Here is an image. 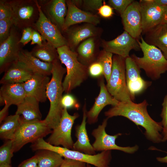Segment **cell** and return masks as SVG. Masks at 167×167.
<instances>
[{"label":"cell","instance_id":"6da1fadb","mask_svg":"<svg viewBox=\"0 0 167 167\" xmlns=\"http://www.w3.org/2000/svg\"><path fill=\"white\" fill-rule=\"evenodd\" d=\"M148 105L146 100L138 104L131 100L119 102L105 111V115L108 118L117 116L127 118L145 129L144 134L148 140L154 143H160L162 142L160 133L163 128L161 122L155 121L149 115L147 110Z\"/></svg>","mask_w":167,"mask_h":167},{"label":"cell","instance_id":"7a4b0ae2","mask_svg":"<svg viewBox=\"0 0 167 167\" xmlns=\"http://www.w3.org/2000/svg\"><path fill=\"white\" fill-rule=\"evenodd\" d=\"M52 77L47 88L46 96L50 101L49 111L44 120L52 130L59 124L62 117L63 108L61 104L64 92L62 80L66 69L62 65L58 59L53 63Z\"/></svg>","mask_w":167,"mask_h":167},{"label":"cell","instance_id":"3957f363","mask_svg":"<svg viewBox=\"0 0 167 167\" xmlns=\"http://www.w3.org/2000/svg\"><path fill=\"white\" fill-rule=\"evenodd\" d=\"M61 62L66 66V74L62 82L63 91L70 93L80 86L88 78V67L80 63L76 52L71 50L67 45L57 49Z\"/></svg>","mask_w":167,"mask_h":167},{"label":"cell","instance_id":"277c9868","mask_svg":"<svg viewBox=\"0 0 167 167\" xmlns=\"http://www.w3.org/2000/svg\"><path fill=\"white\" fill-rule=\"evenodd\" d=\"M138 43L143 54L139 57L135 54L131 57L140 69L152 80L159 79L167 71V60L161 51L156 46L147 44L141 36Z\"/></svg>","mask_w":167,"mask_h":167},{"label":"cell","instance_id":"5b68a950","mask_svg":"<svg viewBox=\"0 0 167 167\" xmlns=\"http://www.w3.org/2000/svg\"><path fill=\"white\" fill-rule=\"evenodd\" d=\"M35 147L36 150H50L57 153L64 158L79 161L96 167H109L112 159L111 150L90 155L63 147L52 145L43 138L39 139L36 143Z\"/></svg>","mask_w":167,"mask_h":167},{"label":"cell","instance_id":"8992f818","mask_svg":"<svg viewBox=\"0 0 167 167\" xmlns=\"http://www.w3.org/2000/svg\"><path fill=\"white\" fill-rule=\"evenodd\" d=\"M52 131L44 120L26 122L21 118L20 124L12 140L14 152L18 151L28 143H32L43 138Z\"/></svg>","mask_w":167,"mask_h":167},{"label":"cell","instance_id":"52a82bcc","mask_svg":"<svg viewBox=\"0 0 167 167\" xmlns=\"http://www.w3.org/2000/svg\"><path fill=\"white\" fill-rule=\"evenodd\" d=\"M107 83L108 91L118 101H132L126 84L125 58L117 55L113 57L112 72Z\"/></svg>","mask_w":167,"mask_h":167},{"label":"cell","instance_id":"ba28073f","mask_svg":"<svg viewBox=\"0 0 167 167\" xmlns=\"http://www.w3.org/2000/svg\"><path fill=\"white\" fill-rule=\"evenodd\" d=\"M13 12V25L18 29L32 27L39 17L36 0L8 1Z\"/></svg>","mask_w":167,"mask_h":167},{"label":"cell","instance_id":"9c48e42d","mask_svg":"<svg viewBox=\"0 0 167 167\" xmlns=\"http://www.w3.org/2000/svg\"><path fill=\"white\" fill-rule=\"evenodd\" d=\"M78 113L70 115L67 109L64 108L61 118L57 126L52 130L51 135L47 139L50 144L56 146L72 150L74 142L71 137V130L75 120L79 117Z\"/></svg>","mask_w":167,"mask_h":167},{"label":"cell","instance_id":"30bf717a","mask_svg":"<svg viewBox=\"0 0 167 167\" xmlns=\"http://www.w3.org/2000/svg\"><path fill=\"white\" fill-rule=\"evenodd\" d=\"M108 118L105 119L101 124L94 129L92 132V135L95 138V141L92 145L96 151L116 150L125 152L132 154L137 151L139 146L135 145L132 147H121L117 145L116 139L122 134L118 133L114 135L107 134L105 131Z\"/></svg>","mask_w":167,"mask_h":167},{"label":"cell","instance_id":"8fae6325","mask_svg":"<svg viewBox=\"0 0 167 167\" xmlns=\"http://www.w3.org/2000/svg\"><path fill=\"white\" fill-rule=\"evenodd\" d=\"M18 29L13 25L8 37L0 43V74L5 72L11 65L18 61L22 49L23 45L19 42L20 38Z\"/></svg>","mask_w":167,"mask_h":167},{"label":"cell","instance_id":"7c38bea8","mask_svg":"<svg viewBox=\"0 0 167 167\" xmlns=\"http://www.w3.org/2000/svg\"><path fill=\"white\" fill-rule=\"evenodd\" d=\"M39 11V17L32 28L38 32L45 40L54 48L68 46L67 41L62 34L61 31L45 16L38 2L36 0Z\"/></svg>","mask_w":167,"mask_h":167},{"label":"cell","instance_id":"4fadbf2b","mask_svg":"<svg viewBox=\"0 0 167 167\" xmlns=\"http://www.w3.org/2000/svg\"><path fill=\"white\" fill-rule=\"evenodd\" d=\"M101 45L104 50L125 58L130 56L131 50L140 49L138 40L125 31L113 40H102Z\"/></svg>","mask_w":167,"mask_h":167},{"label":"cell","instance_id":"5bb4252c","mask_svg":"<svg viewBox=\"0 0 167 167\" xmlns=\"http://www.w3.org/2000/svg\"><path fill=\"white\" fill-rule=\"evenodd\" d=\"M142 17V33H144L161 23L164 6L154 0H141L139 2Z\"/></svg>","mask_w":167,"mask_h":167},{"label":"cell","instance_id":"9a60e30c","mask_svg":"<svg viewBox=\"0 0 167 167\" xmlns=\"http://www.w3.org/2000/svg\"><path fill=\"white\" fill-rule=\"evenodd\" d=\"M121 16L125 31L138 40L143 32L139 2L134 1Z\"/></svg>","mask_w":167,"mask_h":167},{"label":"cell","instance_id":"2e32d148","mask_svg":"<svg viewBox=\"0 0 167 167\" xmlns=\"http://www.w3.org/2000/svg\"><path fill=\"white\" fill-rule=\"evenodd\" d=\"M103 77L102 76L99 78V84L100 87L99 94L96 98L93 106L87 112V122L89 124L97 122L100 113L105 106L108 105L114 106L119 102L108 91L105 84Z\"/></svg>","mask_w":167,"mask_h":167},{"label":"cell","instance_id":"e0dca14e","mask_svg":"<svg viewBox=\"0 0 167 167\" xmlns=\"http://www.w3.org/2000/svg\"><path fill=\"white\" fill-rule=\"evenodd\" d=\"M49 76L34 73L32 76L23 83L26 96L33 97L39 102L46 101V89L50 81Z\"/></svg>","mask_w":167,"mask_h":167},{"label":"cell","instance_id":"ac0fdd59","mask_svg":"<svg viewBox=\"0 0 167 167\" xmlns=\"http://www.w3.org/2000/svg\"><path fill=\"white\" fill-rule=\"evenodd\" d=\"M67 11L62 31H65L71 26L86 23L95 26L99 24L100 19L96 15L81 10L75 6L71 0H66Z\"/></svg>","mask_w":167,"mask_h":167},{"label":"cell","instance_id":"d6986e66","mask_svg":"<svg viewBox=\"0 0 167 167\" xmlns=\"http://www.w3.org/2000/svg\"><path fill=\"white\" fill-rule=\"evenodd\" d=\"M41 6L48 19L62 31L67 9L66 1L52 0L45 2Z\"/></svg>","mask_w":167,"mask_h":167},{"label":"cell","instance_id":"ffe728a7","mask_svg":"<svg viewBox=\"0 0 167 167\" xmlns=\"http://www.w3.org/2000/svg\"><path fill=\"white\" fill-rule=\"evenodd\" d=\"M65 31L67 33L68 46L74 51L81 42L90 37H96L100 33L95 25L88 23L68 29Z\"/></svg>","mask_w":167,"mask_h":167},{"label":"cell","instance_id":"44dd1931","mask_svg":"<svg viewBox=\"0 0 167 167\" xmlns=\"http://www.w3.org/2000/svg\"><path fill=\"white\" fill-rule=\"evenodd\" d=\"M87 112L85 101L83 108L82 121L80 124L77 125L75 127V135L77 140L74 143L72 150L94 155L96 154V151L90 143L86 128Z\"/></svg>","mask_w":167,"mask_h":167},{"label":"cell","instance_id":"7402d4cb","mask_svg":"<svg viewBox=\"0 0 167 167\" xmlns=\"http://www.w3.org/2000/svg\"><path fill=\"white\" fill-rule=\"evenodd\" d=\"M26 96L23 83L3 84L0 89V105L17 106Z\"/></svg>","mask_w":167,"mask_h":167},{"label":"cell","instance_id":"603a6c76","mask_svg":"<svg viewBox=\"0 0 167 167\" xmlns=\"http://www.w3.org/2000/svg\"><path fill=\"white\" fill-rule=\"evenodd\" d=\"M17 61L33 73H39L48 76L51 75L52 63L41 61L27 50L22 49Z\"/></svg>","mask_w":167,"mask_h":167},{"label":"cell","instance_id":"cb8c5ba5","mask_svg":"<svg viewBox=\"0 0 167 167\" xmlns=\"http://www.w3.org/2000/svg\"><path fill=\"white\" fill-rule=\"evenodd\" d=\"M34 73L18 61L13 63L5 71L0 81L1 84L23 83Z\"/></svg>","mask_w":167,"mask_h":167},{"label":"cell","instance_id":"d4e9b609","mask_svg":"<svg viewBox=\"0 0 167 167\" xmlns=\"http://www.w3.org/2000/svg\"><path fill=\"white\" fill-rule=\"evenodd\" d=\"M39 102L33 97L26 96L17 105L15 114L22 115L21 118L24 121L41 120L42 115L39 109Z\"/></svg>","mask_w":167,"mask_h":167},{"label":"cell","instance_id":"484cf974","mask_svg":"<svg viewBox=\"0 0 167 167\" xmlns=\"http://www.w3.org/2000/svg\"><path fill=\"white\" fill-rule=\"evenodd\" d=\"M144 41L163 52L167 51V24L161 23L144 33Z\"/></svg>","mask_w":167,"mask_h":167},{"label":"cell","instance_id":"4316f807","mask_svg":"<svg viewBox=\"0 0 167 167\" xmlns=\"http://www.w3.org/2000/svg\"><path fill=\"white\" fill-rule=\"evenodd\" d=\"M96 37L87 39L80 44L77 49L76 53L79 61L88 67L96 60L98 55L96 51Z\"/></svg>","mask_w":167,"mask_h":167},{"label":"cell","instance_id":"83f0119b","mask_svg":"<svg viewBox=\"0 0 167 167\" xmlns=\"http://www.w3.org/2000/svg\"><path fill=\"white\" fill-rule=\"evenodd\" d=\"M21 122L20 115L15 114L7 116L1 123L0 137L2 139L12 140Z\"/></svg>","mask_w":167,"mask_h":167},{"label":"cell","instance_id":"f1b7e54d","mask_svg":"<svg viewBox=\"0 0 167 167\" xmlns=\"http://www.w3.org/2000/svg\"><path fill=\"white\" fill-rule=\"evenodd\" d=\"M32 54L41 61L52 63L59 59L57 49L47 41H43L41 45H37L30 52Z\"/></svg>","mask_w":167,"mask_h":167},{"label":"cell","instance_id":"f546056e","mask_svg":"<svg viewBox=\"0 0 167 167\" xmlns=\"http://www.w3.org/2000/svg\"><path fill=\"white\" fill-rule=\"evenodd\" d=\"M36 155L38 167H59L64 158L57 153L48 150H40Z\"/></svg>","mask_w":167,"mask_h":167},{"label":"cell","instance_id":"4dcf8cb0","mask_svg":"<svg viewBox=\"0 0 167 167\" xmlns=\"http://www.w3.org/2000/svg\"><path fill=\"white\" fill-rule=\"evenodd\" d=\"M126 77L127 85L135 83L142 78L140 69L131 57L125 58Z\"/></svg>","mask_w":167,"mask_h":167},{"label":"cell","instance_id":"1f68e13d","mask_svg":"<svg viewBox=\"0 0 167 167\" xmlns=\"http://www.w3.org/2000/svg\"><path fill=\"white\" fill-rule=\"evenodd\" d=\"M113 54L104 50L98 54L96 60L102 64L103 69V76L107 82L111 75L113 64Z\"/></svg>","mask_w":167,"mask_h":167},{"label":"cell","instance_id":"d6a6232c","mask_svg":"<svg viewBox=\"0 0 167 167\" xmlns=\"http://www.w3.org/2000/svg\"><path fill=\"white\" fill-rule=\"evenodd\" d=\"M14 152L12 140H7L0 148V164H11Z\"/></svg>","mask_w":167,"mask_h":167},{"label":"cell","instance_id":"836d02e7","mask_svg":"<svg viewBox=\"0 0 167 167\" xmlns=\"http://www.w3.org/2000/svg\"><path fill=\"white\" fill-rule=\"evenodd\" d=\"M13 25L12 19L0 20V43L8 37Z\"/></svg>","mask_w":167,"mask_h":167},{"label":"cell","instance_id":"e575fe53","mask_svg":"<svg viewBox=\"0 0 167 167\" xmlns=\"http://www.w3.org/2000/svg\"><path fill=\"white\" fill-rule=\"evenodd\" d=\"M61 104L63 108H74L77 110L80 107V105L76 98L70 93L62 96Z\"/></svg>","mask_w":167,"mask_h":167},{"label":"cell","instance_id":"d590c367","mask_svg":"<svg viewBox=\"0 0 167 167\" xmlns=\"http://www.w3.org/2000/svg\"><path fill=\"white\" fill-rule=\"evenodd\" d=\"M133 0H109L108 2L111 6L116 10L121 15Z\"/></svg>","mask_w":167,"mask_h":167},{"label":"cell","instance_id":"8d00e7d4","mask_svg":"<svg viewBox=\"0 0 167 167\" xmlns=\"http://www.w3.org/2000/svg\"><path fill=\"white\" fill-rule=\"evenodd\" d=\"M89 75L93 78H100L103 76V69L101 63L96 60L88 66Z\"/></svg>","mask_w":167,"mask_h":167},{"label":"cell","instance_id":"74e56055","mask_svg":"<svg viewBox=\"0 0 167 167\" xmlns=\"http://www.w3.org/2000/svg\"><path fill=\"white\" fill-rule=\"evenodd\" d=\"M12 9L8 1L0 0V20L12 19Z\"/></svg>","mask_w":167,"mask_h":167},{"label":"cell","instance_id":"f35d334b","mask_svg":"<svg viewBox=\"0 0 167 167\" xmlns=\"http://www.w3.org/2000/svg\"><path fill=\"white\" fill-rule=\"evenodd\" d=\"M102 0H84L83 5L87 10L97 11L103 5Z\"/></svg>","mask_w":167,"mask_h":167},{"label":"cell","instance_id":"ab89813d","mask_svg":"<svg viewBox=\"0 0 167 167\" xmlns=\"http://www.w3.org/2000/svg\"><path fill=\"white\" fill-rule=\"evenodd\" d=\"M113 9L110 6L106 4L104 2L103 5L97 10L98 13L102 17L108 18L113 14Z\"/></svg>","mask_w":167,"mask_h":167},{"label":"cell","instance_id":"60d3db41","mask_svg":"<svg viewBox=\"0 0 167 167\" xmlns=\"http://www.w3.org/2000/svg\"><path fill=\"white\" fill-rule=\"evenodd\" d=\"M22 35L19 42L23 45L31 41L33 29L32 27H28L23 30Z\"/></svg>","mask_w":167,"mask_h":167},{"label":"cell","instance_id":"b9f144b4","mask_svg":"<svg viewBox=\"0 0 167 167\" xmlns=\"http://www.w3.org/2000/svg\"><path fill=\"white\" fill-rule=\"evenodd\" d=\"M85 162L74 160L64 158V160L59 167H86Z\"/></svg>","mask_w":167,"mask_h":167},{"label":"cell","instance_id":"7bdbcfd3","mask_svg":"<svg viewBox=\"0 0 167 167\" xmlns=\"http://www.w3.org/2000/svg\"><path fill=\"white\" fill-rule=\"evenodd\" d=\"M162 105V109L160 115L162 118L161 122L163 128V131H164L167 129V95L164 98Z\"/></svg>","mask_w":167,"mask_h":167},{"label":"cell","instance_id":"ee69618b","mask_svg":"<svg viewBox=\"0 0 167 167\" xmlns=\"http://www.w3.org/2000/svg\"><path fill=\"white\" fill-rule=\"evenodd\" d=\"M38 163L37 156L35 155L32 157L23 161L18 167H38Z\"/></svg>","mask_w":167,"mask_h":167},{"label":"cell","instance_id":"f6af8a7d","mask_svg":"<svg viewBox=\"0 0 167 167\" xmlns=\"http://www.w3.org/2000/svg\"><path fill=\"white\" fill-rule=\"evenodd\" d=\"M31 45L36 44L38 45H41L43 41H46L42 36L36 31L33 29Z\"/></svg>","mask_w":167,"mask_h":167},{"label":"cell","instance_id":"bcb514c9","mask_svg":"<svg viewBox=\"0 0 167 167\" xmlns=\"http://www.w3.org/2000/svg\"><path fill=\"white\" fill-rule=\"evenodd\" d=\"M10 106L5 105L3 108L0 111V123H1L7 116L9 108Z\"/></svg>","mask_w":167,"mask_h":167},{"label":"cell","instance_id":"7dc6e473","mask_svg":"<svg viewBox=\"0 0 167 167\" xmlns=\"http://www.w3.org/2000/svg\"><path fill=\"white\" fill-rule=\"evenodd\" d=\"M161 23L167 24V6H164V12Z\"/></svg>","mask_w":167,"mask_h":167},{"label":"cell","instance_id":"c3c4849f","mask_svg":"<svg viewBox=\"0 0 167 167\" xmlns=\"http://www.w3.org/2000/svg\"><path fill=\"white\" fill-rule=\"evenodd\" d=\"M154 1L160 6H167V0H154Z\"/></svg>","mask_w":167,"mask_h":167},{"label":"cell","instance_id":"681fc988","mask_svg":"<svg viewBox=\"0 0 167 167\" xmlns=\"http://www.w3.org/2000/svg\"><path fill=\"white\" fill-rule=\"evenodd\" d=\"M71 2L76 7L79 8L83 5V0H71Z\"/></svg>","mask_w":167,"mask_h":167},{"label":"cell","instance_id":"f907efd6","mask_svg":"<svg viewBox=\"0 0 167 167\" xmlns=\"http://www.w3.org/2000/svg\"><path fill=\"white\" fill-rule=\"evenodd\" d=\"M157 160L161 163H167V155L164 157H158L156 158Z\"/></svg>","mask_w":167,"mask_h":167},{"label":"cell","instance_id":"816d5d0a","mask_svg":"<svg viewBox=\"0 0 167 167\" xmlns=\"http://www.w3.org/2000/svg\"><path fill=\"white\" fill-rule=\"evenodd\" d=\"M162 142H165L167 140V129L162 131Z\"/></svg>","mask_w":167,"mask_h":167},{"label":"cell","instance_id":"f5cc1de1","mask_svg":"<svg viewBox=\"0 0 167 167\" xmlns=\"http://www.w3.org/2000/svg\"><path fill=\"white\" fill-rule=\"evenodd\" d=\"M0 167H13L11 164H1Z\"/></svg>","mask_w":167,"mask_h":167},{"label":"cell","instance_id":"db71d44e","mask_svg":"<svg viewBox=\"0 0 167 167\" xmlns=\"http://www.w3.org/2000/svg\"><path fill=\"white\" fill-rule=\"evenodd\" d=\"M163 53L165 57L167 60V51L163 52Z\"/></svg>","mask_w":167,"mask_h":167},{"label":"cell","instance_id":"11a10c76","mask_svg":"<svg viewBox=\"0 0 167 167\" xmlns=\"http://www.w3.org/2000/svg\"><path fill=\"white\" fill-rule=\"evenodd\" d=\"M86 167H92L89 164H87Z\"/></svg>","mask_w":167,"mask_h":167}]
</instances>
